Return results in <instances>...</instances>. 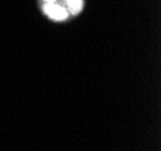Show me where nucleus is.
<instances>
[{
	"mask_svg": "<svg viewBox=\"0 0 161 151\" xmlns=\"http://www.w3.org/2000/svg\"><path fill=\"white\" fill-rule=\"evenodd\" d=\"M45 12L53 19L63 20L69 17V12L65 7L57 4V3H46L45 5Z\"/></svg>",
	"mask_w": 161,
	"mask_h": 151,
	"instance_id": "obj_1",
	"label": "nucleus"
},
{
	"mask_svg": "<svg viewBox=\"0 0 161 151\" xmlns=\"http://www.w3.org/2000/svg\"><path fill=\"white\" fill-rule=\"evenodd\" d=\"M46 3H53L55 0H45ZM65 7L69 11V13H77L80 12V7H82V0H64Z\"/></svg>",
	"mask_w": 161,
	"mask_h": 151,
	"instance_id": "obj_2",
	"label": "nucleus"
}]
</instances>
